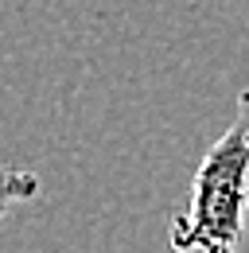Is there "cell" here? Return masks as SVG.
<instances>
[{"instance_id":"6da1fadb","label":"cell","mask_w":249,"mask_h":253,"mask_svg":"<svg viewBox=\"0 0 249 253\" xmlns=\"http://www.w3.org/2000/svg\"><path fill=\"white\" fill-rule=\"evenodd\" d=\"M249 218V86L238 94L230 128L199 160L187 207L171 218L175 253H238Z\"/></svg>"},{"instance_id":"7a4b0ae2","label":"cell","mask_w":249,"mask_h":253,"mask_svg":"<svg viewBox=\"0 0 249 253\" xmlns=\"http://www.w3.org/2000/svg\"><path fill=\"white\" fill-rule=\"evenodd\" d=\"M39 195V175L35 171H24V168H0V218Z\"/></svg>"}]
</instances>
